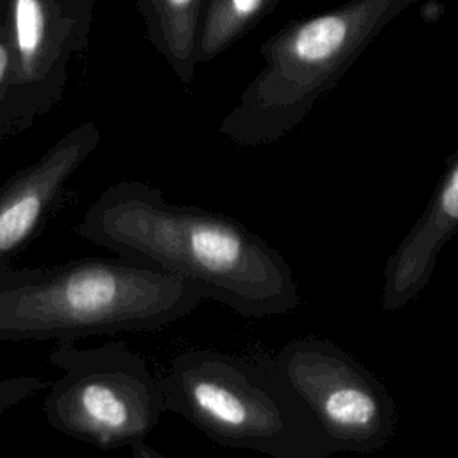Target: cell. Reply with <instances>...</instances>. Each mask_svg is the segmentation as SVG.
Listing matches in <instances>:
<instances>
[{"instance_id":"cell-1","label":"cell","mask_w":458,"mask_h":458,"mask_svg":"<svg viewBox=\"0 0 458 458\" xmlns=\"http://www.w3.org/2000/svg\"><path fill=\"white\" fill-rule=\"evenodd\" d=\"M77 234L122 258L195 283L247 318L286 315L301 295L292 267L240 220L199 206L168 202L143 181H120L93 200Z\"/></svg>"},{"instance_id":"cell-2","label":"cell","mask_w":458,"mask_h":458,"mask_svg":"<svg viewBox=\"0 0 458 458\" xmlns=\"http://www.w3.org/2000/svg\"><path fill=\"white\" fill-rule=\"evenodd\" d=\"M208 301L191 281L154 265L75 259L52 267L0 265V342L75 340L157 331Z\"/></svg>"},{"instance_id":"cell-3","label":"cell","mask_w":458,"mask_h":458,"mask_svg":"<svg viewBox=\"0 0 458 458\" xmlns=\"http://www.w3.org/2000/svg\"><path fill=\"white\" fill-rule=\"evenodd\" d=\"M166 410L224 447L272 458H329L331 444L270 354L190 349L159 377Z\"/></svg>"},{"instance_id":"cell-4","label":"cell","mask_w":458,"mask_h":458,"mask_svg":"<svg viewBox=\"0 0 458 458\" xmlns=\"http://www.w3.org/2000/svg\"><path fill=\"white\" fill-rule=\"evenodd\" d=\"M48 361L61 376L50 383L43 411L70 438L104 451L131 447L168 411L161 379L125 342L77 347L57 340Z\"/></svg>"},{"instance_id":"cell-5","label":"cell","mask_w":458,"mask_h":458,"mask_svg":"<svg viewBox=\"0 0 458 458\" xmlns=\"http://www.w3.org/2000/svg\"><path fill=\"white\" fill-rule=\"evenodd\" d=\"M272 358L318 420L335 454H372L392 442L399 428L395 399L354 354L310 335L286 342Z\"/></svg>"},{"instance_id":"cell-6","label":"cell","mask_w":458,"mask_h":458,"mask_svg":"<svg viewBox=\"0 0 458 458\" xmlns=\"http://www.w3.org/2000/svg\"><path fill=\"white\" fill-rule=\"evenodd\" d=\"M14 72L5 107L16 134L64 95L72 61L89 41L97 0H4Z\"/></svg>"},{"instance_id":"cell-7","label":"cell","mask_w":458,"mask_h":458,"mask_svg":"<svg viewBox=\"0 0 458 458\" xmlns=\"http://www.w3.org/2000/svg\"><path fill=\"white\" fill-rule=\"evenodd\" d=\"M100 143L95 122L64 132L34 163L18 170L0 188V265L11 263L39 233L57 206L68 181Z\"/></svg>"},{"instance_id":"cell-8","label":"cell","mask_w":458,"mask_h":458,"mask_svg":"<svg viewBox=\"0 0 458 458\" xmlns=\"http://www.w3.org/2000/svg\"><path fill=\"white\" fill-rule=\"evenodd\" d=\"M458 233V147L424 211L390 254L381 284V308L399 311L428 286L444 247Z\"/></svg>"},{"instance_id":"cell-9","label":"cell","mask_w":458,"mask_h":458,"mask_svg":"<svg viewBox=\"0 0 458 458\" xmlns=\"http://www.w3.org/2000/svg\"><path fill=\"white\" fill-rule=\"evenodd\" d=\"M147 38L188 86L195 77L204 0H136Z\"/></svg>"},{"instance_id":"cell-10","label":"cell","mask_w":458,"mask_h":458,"mask_svg":"<svg viewBox=\"0 0 458 458\" xmlns=\"http://www.w3.org/2000/svg\"><path fill=\"white\" fill-rule=\"evenodd\" d=\"M270 0H208L204 5L197 61L206 64L236 43L263 14Z\"/></svg>"},{"instance_id":"cell-11","label":"cell","mask_w":458,"mask_h":458,"mask_svg":"<svg viewBox=\"0 0 458 458\" xmlns=\"http://www.w3.org/2000/svg\"><path fill=\"white\" fill-rule=\"evenodd\" d=\"M13 72H14L13 39H11L7 18L4 14L0 18V109L5 106L9 98L11 86H13Z\"/></svg>"},{"instance_id":"cell-12","label":"cell","mask_w":458,"mask_h":458,"mask_svg":"<svg viewBox=\"0 0 458 458\" xmlns=\"http://www.w3.org/2000/svg\"><path fill=\"white\" fill-rule=\"evenodd\" d=\"M129 449H131L132 454H136L138 458H140V456H161V453H157V451H154L152 447H148V445L145 444V440H141V442L131 445Z\"/></svg>"},{"instance_id":"cell-13","label":"cell","mask_w":458,"mask_h":458,"mask_svg":"<svg viewBox=\"0 0 458 458\" xmlns=\"http://www.w3.org/2000/svg\"><path fill=\"white\" fill-rule=\"evenodd\" d=\"M5 14V4H4V0H0V18Z\"/></svg>"}]
</instances>
